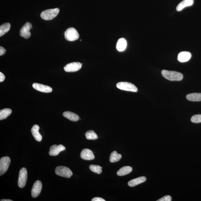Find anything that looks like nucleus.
I'll return each mask as SVG.
<instances>
[{"mask_svg": "<svg viewBox=\"0 0 201 201\" xmlns=\"http://www.w3.org/2000/svg\"><path fill=\"white\" fill-rule=\"evenodd\" d=\"M63 116L72 121H77L80 119L79 117L77 114L70 112H65L63 114Z\"/></svg>", "mask_w": 201, "mask_h": 201, "instance_id": "18", "label": "nucleus"}, {"mask_svg": "<svg viewBox=\"0 0 201 201\" xmlns=\"http://www.w3.org/2000/svg\"><path fill=\"white\" fill-rule=\"evenodd\" d=\"M192 122L198 123H201V115H193L191 119Z\"/></svg>", "mask_w": 201, "mask_h": 201, "instance_id": "27", "label": "nucleus"}, {"mask_svg": "<svg viewBox=\"0 0 201 201\" xmlns=\"http://www.w3.org/2000/svg\"><path fill=\"white\" fill-rule=\"evenodd\" d=\"M55 173L58 176L69 178L73 175L72 172L69 168L64 166H58L55 169Z\"/></svg>", "mask_w": 201, "mask_h": 201, "instance_id": "4", "label": "nucleus"}, {"mask_svg": "<svg viewBox=\"0 0 201 201\" xmlns=\"http://www.w3.org/2000/svg\"><path fill=\"white\" fill-rule=\"evenodd\" d=\"M132 168L130 166H125L121 168L117 172L118 176H122L128 174L132 171Z\"/></svg>", "mask_w": 201, "mask_h": 201, "instance_id": "20", "label": "nucleus"}, {"mask_svg": "<svg viewBox=\"0 0 201 201\" xmlns=\"http://www.w3.org/2000/svg\"><path fill=\"white\" fill-rule=\"evenodd\" d=\"M42 188V184L39 180L35 181L33 185L32 190H31V196L33 198L38 197L39 195L41 193Z\"/></svg>", "mask_w": 201, "mask_h": 201, "instance_id": "10", "label": "nucleus"}, {"mask_svg": "<svg viewBox=\"0 0 201 201\" xmlns=\"http://www.w3.org/2000/svg\"><path fill=\"white\" fill-rule=\"evenodd\" d=\"M10 163V159L8 157H1L0 160V175L4 174L7 171Z\"/></svg>", "mask_w": 201, "mask_h": 201, "instance_id": "7", "label": "nucleus"}, {"mask_svg": "<svg viewBox=\"0 0 201 201\" xmlns=\"http://www.w3.org/2000/svg\"><path fill=\"white\" fill-rule=\"evenodd\" d=\"M10 23H5L3 24L0 26V36L1 37L10 30Z\"/></svg>", "mask_w": 201, "mask_h": 201, "instance_id": "23", "label": "nucleus"}, {"mask_svg": "<svg viewBox=\"0 0 201 201\" xmlns=\"http://www.w3.org/2000/svg\"><path fill=\"white\" fill-rule=\"evenodd\" d=\"M187 100L191 101H201V93H194L188 94L186 96Z\"/></svg>", "mask_w": 201, "mask_h": 201, "instance_id": "21", "label": "nucleus"}, {"mask_svg": "<svg viewBox=\"0 0 201 201\" xmlns=\"http://www.w3.org/2000/svg\"><path fill=\"white\" fill-rule=\"evenodd\" d=\"M1 201H13V200H10V199H1Z\"/></svg>", "mask_w": 201, "mask_h": 201, "instance_id": "32", "label": "nucleus"}, {"mask_svg": "<svg viewBox=\"0 0 201 201\" xmlns=\"http://www.w3.org/2000/svg\"><path fill=\"white\" fill-rule=\"evenodd\" d=\"M12 110L10 109H5L0 111V120L7 118L12 113Z\"/></svg>", "mask_w": 201, "mask_h": 201, "instance_id": "24", "label": "nucleus"}, {"mask_svg": "<svg viewBox=\"0 0 201 201\" xmlns=\"http://www.w3.org/2000/svg\"><path fill=\"white\" fill-rule=\"evenodd\" d=\"M32 86L34 89L41 92L49 93L52 92V91L51 87L41 84L34 83L33 84Z\"/></svg>", "mask_w": 201, "mask_h": 201, "instance_id": "12", "label": "nucleus"}, {"mask_svg": "<svg viewBox=\"0 0 201 201\" xmlns=\"http://www.w3.org/2000/svg\"><path fill=\"white\" fill-rule=\"evenodd\" d=\"M89 169L93 172L98 174H100L102 172V167L99 166L91 165L89 166Z\"/></svg>", "mask_w": 201, "mask_h": 201, "instance_id": "26", "label": "nucleus"}, {"mask_svg": "<svg viewBox=\"0 0 201 201\" xmlns=\"http://www.w3.org/2000/svg\"><path fill=\"white\" fill-rule=\"evenodd\" d=\"M118 89L122 90L137 92L138 89L134 84L127 82H118L116 85Z\"/></svg>", "mask_w": 201, "mask_h": 201, "instance_id": "5", "label": "nucleus"}, {"mask_svg": "<svg viewBox=\"0 0 201 201\" xmlns=\"http://www.w3.org/2000/svg\"><path fill=\"white\" fill-rule=\"evenodd\" d=\"M40 127L38 125L35 124L33 126L31 129V133L34 138L37 141L40 142L42 139V136L39 132Z\"/></svg>", "mask_w": 201, "mask_h": 201, "instance_id": "15", "label": "nucleus"}, {"mask_svg": "<svg viewBox=\"0 0 201 201\" xmlns=\"http://www.w3.org/2000/svg\"><path fill=\"white\" fill-rule=\"evenodd\" d=\"M127 46L126 40L124 38H121L118 40L116 45L117 50L122 52L125 50Z\"/></svg>", "mask_w": 201, "mask_h": 201, "instance_id": "17", "label": "nucleus"}, {"mask_svg": "<svg viewBox=\"0 0 201 201\" xmlns=\"http://www.w3.org/2000/svg\"><path fill=\"white\" fill-rule=\"evenodd\" d=\"M92 201H105L104 199L102 198L101 197H95L94 198L92 199V200H91Z\"/></svg>", "mask_w": 201, "mask_h": 201, "instance_id": "31", "label": "nucleus"}, {"mask_svg": "<svg viewBox=\"0 0 201 201\" xmlns=\"http://www.w3.org/2000/svg\"><path fill=\"white\" fill-rule=\"evenodd\" d=\"M191 57V53L188 52H182L178 54V60L180 62H185L189 61Z\"/></svg>", "mask_w": 201, "mask_h": 201, "instance_id": "14", "label": "nucleus"}, {"mask_svg": "<svg viewBox=\"0 0 201 201\" xmlns=\"http://www.w3.org/2000/svg\"><path fill=\"white\" fill-rule=\"evenodd\" d=\"M161 73L163 77L171 81H180L183 78L182 73L177 72L163 70Z\"/></svg>", "mask_w": 201, "mask_h": 201, "instance_id": "1", "label": "nucleus"}, {"mask_svg": "<svg viewBox=\"0 0 201 201\" xmlns=\"http://www.w3.org/2000/svg\"><path fill=\"white\" fill-rule=\"evenodd\" d=\"M82 64L79 62H73L67 64L64 67V71L72 72L78 71L82 67Z\"/></svg>", "mask_w": 201, "mask_h": 201, "instance_id": "9", "label": "nucleus"}, {"mask_svg": "<svg viewBox=\"0 0 201 201\" xmlns=\"http://www.w3.org/2000/svg\"><path fill=\"white\" fill-rule=\"evenodd\" d=\"M65 147L62 145H53L50 147L49 154L50 156H55L58 155L61 151L65 150Z\"/></svg>", "mask_w": 201, "mask_h": 201, "instance_id": "11", "label": "nucleus"}, {"mask_svg": "<svg viewBox=\"0 0 201 201\" xmlns=\"http://www.w3.org/2000/svg\"><path fill=\"white\" fill-rule=\"evenodd\" d=\"M59 11V9L58 8L49 9L42 12L40 16L44 20H52L58 16Z\"/></svg>", "mask_w": 201, "mask_h": 201, "instance_id": "2", "label": "nucleus"}, {"mask_svg": "<svg viewBox=\"0 0 201 201\" xmlns=\"http://www.w3.org/2000/svg\"><path fill=\"white\" fill-rule=\"evenodd\" d=\"M85 135L88 140H96L98 139V136L93 130H88L85 133Z\"/></svg>", "mask_w": 201, "mask_h": 201, "instance_id": "25", "label": "nucleus"}, {"mask_svg": "<svg viewBox=\"0 0 201 201\" xmlns=\"http://www.w3.org/2000/svg\"><path fill=\"white\" fill-rule=\"evenodd\" d=\"M146 180V178L145 177H139L129 181L128 185L130 187H133L145 182Z\"/></svg>", "mask_w": 201, "mask_h": 201, "instance_id": "19", "label": "nucleus"}, {"mask_svg": "<svg viewBox=\"0 0 201 201\" xmlns=\"http://www.w3.org/2000/svg\"><path fill=\"white\" fill-rule=\"evenodd\" d=\"M64 37L67 41H74L79 38V34L75 28H69L64 32Z\"/></svg>", "mask_w": 201, "mask_h": 201, "instance_id": "3", "label": "nucleus"}, {"mask_svg": "<svg viewBox=\"0 0 201 201\" xmlns=\"http://www.w3.org/2000/svg\"><path fill=\"white\" fill-rule=\"evenodd\" d=\"M172 200V198L171 196L167 195L164 196V197L161 198L157 201H171Z\"/></svg>", "mask_w": 201, "mask_h": 201, "instance_id": "28", "label": "nucleus"}, {"mask_svg": "<svg viewBox=\"0 0 201 201\" xmlns=\"http://www.w3.org/2000/svg\"><path fill=\"white\" fill-rule=\"evenodd\" d=\"M81 158L85 160H92L95 158V156L92 151L89 149H84L81 152Z\"/></svg>", "mask_w": 201, "mask_h": 201, "instance_id": "13", "label": "nucleus"}, {"mask_svg": "<svg viewBox=\"0 0 201 201\" xmlns=\"http://www.w3.org/2000/svg\"><path fill=\"white\" fill-rule=\"evenodd\" d=\"M32 28V24L30 22H26L20 30L19 34L21 36L25 39L29 38L31 35L30 30Z\"/></svg>", "mask_w": 201, "mask_h": 201, "instance_id": "8", "label": "nucleus"}, {"mask_svg": "<svg viewBox=\"0 0 201 201\" xmlns=\"http://www.w3.org/2000/svg\"><path fill=\"white\" fill-rule=\"evenodd\" d=\"M122 157L121 154H118L116 151H112L109 157V161L114 163L119 161Z\"/></svg>", "mask_w": 201, "mask_h": 201, "instance_id": "22", "label": "nucleus"}, {"mask_svg": "<svg viewBox=\"0 0 201 201\" xmlns=\"http://www.w3.org/2000/svg\"><path fill=\"white\" fill-rule=\"evenodd\" d=\"M5 78V76H4V74L1 72H0V82H1L4 81Z\"/></svg>", "mask_w": 201, "mask_h": 201, "instance_id": "30", "label": "nucleus"}, {"mask_svg": "<svg viewBox=\"0 0 201 201\" xmlns=\"http://www.w3.org/2000/svg\"><path fill=\"white\" fill-rule=\"evenodd\" d=\"M194 4V0H183L177 6V11H180L185 7H190Z\"/></svg>", "mask_w": 201, "mask_h": 201, "instance_id": "16", "label": "nucleus"}, {"mask_svg": "<svg viewBox=\"0 0 201 201\" xmlns=\"http://www.w3.org/2000/svg\"><path fill=\"white\" fill-rule=\"evenodd\" d=\"M27 171L26 168H22L19 172L18 182V185L19 188H22L25 186L27 180Z\"/></svg>", "mask_w": 201, "mask_h": 201, "instance_id": "6", "label": "nucleus"}, {"mask_svg": "<svg viewBox=\"0 0 201 201\" xmlns=\"http://www.w3.org/2000/svg\"><path fill=\"white\" fill-rule=\"evenodd\" d=\"M6 52V50L4 48L2 47H1V46L0 47V55H1V56L5 54Z\"/></svg>", "mask_w": 201, "mask_h": 201, "instance_id": "29", "label": "nucleus"}]
</instances>
